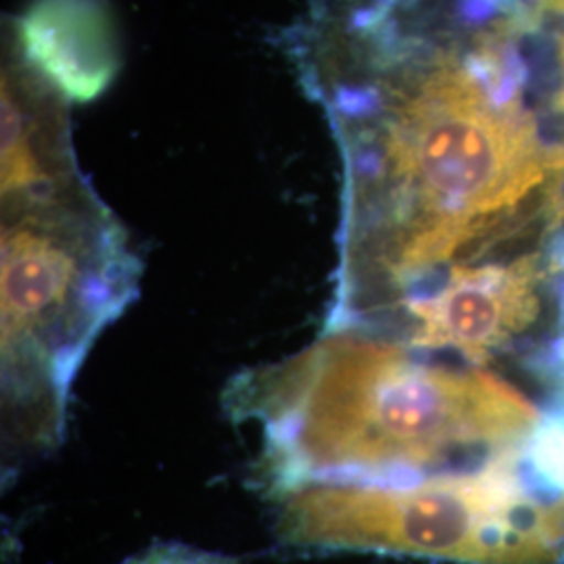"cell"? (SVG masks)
<instances>
[{"label":"cell","instance_id":"6da1fadb","mask_svg":"<svg viewBox=\"0 0 564 564\" xmlns=\"http://www.w3.org/2000/svg\"><path fill=\"white\" fill-rule=\"evenodd\" d=\"M323 39L307 78L343 158L324 328L364 323L452 268L564 253V158L524 99L510 21L460 41L375 0Z\"/></svg>","mask_w":564,"mask_h":564},{"label":"cell","instance_id":"7a4b0ae2","mask_svg":"<svg viewBox=\"0 0 564 564\" xmlns=\"http://www.w3.org/2000/svg\"><path fill=\"white\" fill-rule=\"evenodd\" d=\"M270 496L312 484L512 475L564 498V383L335 328L224 389Z\"/></svg>","mask_w":564,"mask_h":564},{"label":"cell","instance_id":"3957f363","mask_svg":"<svg viewBox=\"0 0 564 564\" xmlns=\"http://www.w3.org/2000/svg\"><path fill=\"white\" fill-rule=\"evenodd\" d=\"M0 247L2 435L13 456L44 454L84 358L139 295L141 260L80 170L2 197Z\"/></svg>","mask_w":564,"mask_h":564},{"label":"cell","instance_id":"277c9868","mask_svg":"<svg viewBox=\"0 0 564 564\" xmlns=\"http://www.w3.org/2000/svg\"><path fill=\"white\" fill-rule=\"evenodd\" d=\"M279 542L460 564H564V498L512 475L312 484L272 496Z\"/></svg>","mask_w":564,"mask_h":564},{"label":"cell","instance_id":"5b68a950","mask_svg":"<svg viewBox=\"0 0 564 564\" xmlns=\"http://www.w3.org/2000/svg\"><path fill=\"white\" fill-rule=\"evenodd\" d=\"M21 63L63 102H90L121 67L118 23L107 0H30L15 21Z\"/></svg>","mask_w":564,"mask_h":564},{"label":"cell","instance_id":"8992f818","mask_svg":"<svg viewBox=\"0 0 564 564\" xmlns=\"http://www.w3.org/2000/svg\"><path fill=\"white\" fill-rule=\"evenodd\" d=\"M123 564H241V561L178 542H158L130 556Z\"/></svg>","mask_w":564,"mask_h":564},{"label":"cell","instance_id":"52a82bcc","mask_svg":"<svg viewBox=\"0 0 564 564\" xmlns=\"http://www.w3.org/2000/svg\"><path fill=\"white\" fill-rule=\"evenodd\" d=\"M556 63L561 65V80L558 86L552 90L550 95V121L554 126V132H556V139H558V147L564 153V39L558 46V59Z\"/></svg>","mask_w":564,"mask_h":564},{"label":"cell","instance_id":"ba28073f","mask_svg":"<svg viewBox=\"0 0 564 564\" xmlns=\"http://www.w3.org/2000/svg\"><path fill=\"white\" fill-rule=\"evenodd\" d=\"M533 2L540 13L564 18V0H533Z\"/></svg>","mask_w":564,"mask_h":564}]
</instances>
